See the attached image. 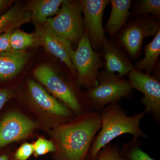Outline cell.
<instances>
[{
	"label": "cell",
	"mask_w": 160,
	"mask_h": 160,
	"mask_svg": "<svg viewBox=\"0 0 160 160\" xmlns=\"http://www.w3.org/2000/svg\"><path fill=\"white\" fill-rule=\"evenodd\" d=\"M129 82L132 89L141 92L144 95L142 102L145 111L151 114L156 121L160 120V83L151 75L133 69L129 73Z\"/></svg>",
	"instance_id": "cell-7"
},
{
	"label": "cell",
	"mask_w": 160,
	"mask_h": 160,
	"mask_svg": "<svg viewBox=\"0 0 160 160\" xmlns=\"http://www.w3.org/2000/svg\"><path fill=\"white\" fill-rule=\"evenodd\" d=\"M109 2L108 0L79 1L84 15V31L88 34L92 47L94 49L102 46L106 38L103 26V15Z\"/></svg>",
	"instance_id": "cell-8"
},
{
	"label": "cell",
	"mask_w": 160,
	"mask_h": 160,
	"mask_svg": "<svg viewBox=\"0 0 160 160\" xmlns=\"http://www.w3.org/2000/svg\"><path fill=\"white\" fill-rule=\"evenodd\" d=\"M78 119L55 130L54 137L62 160H85L95 137L101 128L100 112L89 111Z\"/></svg>",
	"instance_id": "cell-1"
},
{
	"label": "cell",
	"mask_w": 160,
	"mask_h": 160,
	"mask_svg": "<svg viewBox=\"0 0 160 160\" xmlns=\"http://www.w3.org/2000/svg\"><path fill=\"white\" fill-rule=\"evenodd\" d=\"M71 61L78 72V86L89 89L98 85L99 69L102 66L100 55L92 47L89 36L84 31L77 49L71 54Z\"/></svg>",
	"instance_id": "cell-4"
},
{
	"label": "cell",
	"mask_w": 160,
	"mask_h": 160,
	"mask_svg": "<svg viewBox=\"0 0 160 160\" xmlns=\"http://www.w3.org/2000/svg\"><path fill=\"white\" fill-rule=\"evenodd\" d=\"M98 81V85L88 89L86 93L89 111H101L108 105L129 96L132 92L129 81L115 73L101 72Z\"/></svg>",
	"instance_id": "cell-3"
},
{
	"label": "cell",
	"mask_w": 160,
	"mask_h": 160,
	"mask_svg": "<svg viewBox=\"0 0 160 160\" xmlns=\"http://www.w3.org/2000/svg\"><path fill=\"white\" fill-rule=\"evenodd\" d=\"M10 45L12 51H22L27 48L41 46V43L35 34L16 30L10 35Z\"/></svg>",
	"instance_id": "cell-19"
},
{
	"label": "cell",
	"mask_w": 160,
	"mask_h": 160,
	"mask_svg": "<svg viewBox=\"0 0 160 160\" xmlns=\"http://www.w3.org/2000/svg\"><path fill=\"white\" fill-rule=\"evenodd\" d=\"M29 55L25 51H12L0 55V80L14 77L26 65Z\"/></svg>",
	"instance_id": "cell-14"
},
{
	"label": "cell",
	"mask_w": 160,
	"mask_h": 160,
	"mask_svg": "<svg viewBox=\"0 0 160 160\" xmlns=\"http://www.w3.org/2000/svg\"><path fill=\"white\" fill-rule=\"evenodd\" d=\"M35 156L43 155L57 151L55 145L51 141L42 138L38 139L33 144Z\"/></svg>",
	"instance_id": "cell-23"
},
{
	"label": "cell",
	"mask_w": 160,
	"mask_h": 160,
	"mask_svg": "<svg viewBox=\"0 0 160 160\" xmlns=\"http://www.w3.org/2000/svg\"><path fill=\"white\" fill-rule=\"evenodd\" d=\"M141 142L138 138H133L129 142L124 145L123 153L125 160H155L141 148Z\"/></svg>",
	"instance_id": "cell-20"
},
{
	"label": "cell",
	"mask_w": 160,
	"mask_h": 160,
	"mask_svg": "<svg viewBox=\"0 0 160 160\" xmlns=\"http://www.w3.org/2000/svg\"><path fill=\"white\" fill-rule=\"evenodd\" d=\"M144 50L145 57L136 63L134 69L151 75L160 54V29Z\"/></svg>",
	"instance_id": "cell-18"
},
{
	"label": "cell",
	"mask_w": 160,
	"mask_h": 160,
	"mask_svg": "<svg viewBox=\"0 0 160 160\" xmlns=\"http://www.w3.org/2000/svg\"><path fill=\"white\" fill-rule=\"evenodd\" d=\"M34 152L33 144L25 143L17 150L14 155L15 160H27Z\"/></svg>",
	"instance_id": "cell-24"
},
{
	"label": "cell",
	"mask_w": 160,
	"mask_h": 160,
	"mask_svg": "<svg viewBox=\"0 0 160 160\" xmlns=\"http://www.w3.org/2000/svg\"><path fill=\"white\" fill-rule=\"evenodd\" d=\"M137 13L141 15L151 13L155 16H159L160 0H142L140 1L137 8Z\"/></svg>",
	"instance_id": "cell-21"
},
{
	"label": "cell",
	"mask_w": 160,
	"mask_h": 160,
	"mask_svg": "<svg viewBox=\"0 0 160 160\" xmlns=\"http://www.w3.org/2000/svg\"><path fill=\"white\" fill-rule=\"evenodd\" d=\"M35 78L46 87L55 98L72 112L80 115L85 110L71 86L51 66L40 65L34 69Z\"/></svg>",
	"instance_id": "cell-6"
},
{
	"label": "cell",
	"mask_w": 160,
	"mask_h": 160,
	"mask_svg": "<svg viewBox=\"0 0 160 160\" xmlns=\"http://www.w3.org/2000/svg\"><path fill=\"white\" fill-rule=\"evenodd\" d=\"M146 113L144 110L129 116L116 103L106 106L100 112L101 128L95 137L88 152L89 160H94L101 149L122 135L130 134L136 138H147L148 136L140 126Z\"/></svg>",
	"instance_id": "cell-2"
},
{
	"label": "cell",
	"mask_w": 160,
	"mask_h": 160,
	"mask_svg": "<svg viewBox=\"0 0 160 160\" xmlns=\"http://www.w3.org/2000/svg\"><path fill=\"white\" fill-rule=\"evenodd\" d=\"M37 127L36 123L19 112L8 113L0 122V148L25 138Z\"/></svg>",
	"instance_id": "cell-10"
},
{
	"label": "cell",
	"mask_w": 160,
	"mask_h": 160,
	"mask_svg": "<svg viewBox=\"0 0 160 160\" xmlns=\"http://www.w3.org/2000/svg\"><path fill=\"white\" fill-rule=\"evenodd\" d=\"M35 33L39 40L41 46L47 51L65 63L72 72L75 70L71 61V54L73 49L71 42L60 37L44 24H34Z\"/></svg>",
	"instance_id": "cell-11"
},
{
	"label": "cell",
	"mask_w": 160,
	"mask_h": 160,
	"mask_svg": "<svg viewBox=\"0 0 160 160\" xmlns=\"http://www.w3.org/2000/svg\"><path fill=\"white\" fill-rule=\"evenodd\" d=\"M31 20V12L21 5L16 4L0 16V34L12 32Z\"/></svg>",
	"instance_id": "cell-16"
},
{
	"label": "cell",
	"mask_w": 160,
	"mask_h": 160,
	"mask_svg": "<svg viewBox=\"0 0 160 160\" xmlns=\"http://www.w3.org/2000/svg\"><path fill=\"white\" fill-rule=\"evenodd\" d=\"M11 32H6L0 34V55L12 51L10 45Z\"/></svg>",
	"instance_id": "cell-25"
},
{
	"label": "cell",
	"mask_w": 160,
	"mask_h": 160,
	"mask_svg": "<svg viewBox=\"0 0 160 160\" xmlns=\"http://www.w3.org/2000/svg\"><path fill=\"white\" fill-rule=\"evenodd\" d=\"M27 86L30 99L38 109L61 119L71 117L72 112L57 99L49 94L38 83L29 79Z\"/></svg>",
	"instance_id": "cell-12"
},
{
	"label": "cell",
	"mask_w": 160,
	"mask_h": 160,
	"mask_svg": "<svg viewBox=\"0 0 160 160\" xmlns=\"http://www.w3.org/2000/svg\"><path fill=\"white\" fill-rule=\"evenodd\" d=\"M64 0H38L33 1L27 9L31 13L34 24H43L50 17L57 14Z\"/></svg>",
	"instance_id": "cell-17"
},
{
	"label": "cell",
	"mask_w": 160,
	"mask_h": 160,
	"mask_svg": "<svg viewBox=\"0 0 160 160\" xmlns=\"http://www.w3.org/2000/svg\"><path fill=\"white\" fill-rule=\"evenodd\" d=\"M106 71L122 77L134 69L130 60L114 44L106 39L102 46Z\"/></svg>",
	"instance_id": "cell-13"
},
{
	"label": "cell",
	"mask_w": 160,
	"mask_h": 160,
	"mask_svg": "<svg viewBox=\"0 0 160 160\" xmlns=\"http://www.w3.org/2000/svg\"><path fill=\"white\" fill-rule=\"evenodd\" d=\"M93 160H125L120 154L115 145L109 144L104 147L98 153Z\"/></svg>",
	"instance_id": "cell-22"
},
{
	"label": "cell",
	"mask_w": 160,
	"mask_h": 160,
	"mask_svg": "<svg viewBox=\"0 0 160 160\" xmlns=\"http://www.w3.org/2000/svg\"><path fill=\"white\" fill-rule=\"evenodd\" d=\"M79 2L64 0L57 15L44 25L56 34L69 42H79L84 33Z\"/></svg>",
	"instance_id": "cell-5"
},
{
	"label": "cell",
	"mask_w": 160,
	"mask_h": 160,
	"mask_svg": "<svg viewBox=\"0 0 160 160\" xmlns=\"http://www.w3.org/2000/svg\"><path fill=\"white\" fill-rule=\"evenodd\" d=\"M111 11L105 30L110 35L116 34L125 25L129 15L130 0H112Z\"/></svg>",
	"instance_id": "cell-15"
},
{
	"label": "cell",
	"mask_w": 160,
	"mask_h": 160,
	"mask_svg": "<svg viewBox=\"0 0 160 160\" xmlns=\"http://www.w3.org/2000/svg\"><path fill=\"white\" fill-rule=\"evenodd\" d=\"M0 160H9V158L6 155L0 156Z\"/></svg>",
	"instance_id": "cell-28"
},
{
	"label": "cell",
	"mask_w": 160,
	"mask_h": 160,
	"mask_svg": "<svg viewBox=\"0 0 160 160\" xmlns=\"http://www.w3.org/2000/svg\"><path fill=\"white\" fill-rule=\"evenodd\" d=\"M159 29L157 22L152 18L136 20L123 30L119 42L132 58H136L139 53L144 39L155 35Z\"/></svg>",
	"instance_id": "cell-9"
},
{
	"label": "cell",
	"mask_w": 160,
	"mask_h": 160,
	"mask_svg": "<svg viewBox=\"0 0 160 160\" xmlns=\"http://www.w3.org/2000/svg\"><path fill=\"white\" fill-rule=\"evenodd\" d=\"M9 2V1L0 0V10L3 9Z\"/></svg>",
	"instance_id": "cell-27"
},
{
	"label": "cell",
	"mask_w": 160,
	"mask_h": 160,
	"mask_svg": "<svg viewBox=\"0 0 160 160\" xmlns=\"http://www.w3.org/2000/svg\"><path fill=\"white\" fill-rule=\"evenodd\" d=\"M14 93L11 89L7 88L0 89V110L9 100L13 98Z\"/></svg>",
	"instance_id": "cell-26"
}]
</instances>
